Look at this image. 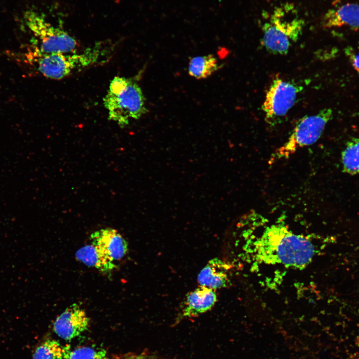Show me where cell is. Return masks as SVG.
Segmentation results:
<instances>
[{
    "label": "cell",
    "instance_id": "7",
    "mask_svg": "<svg viewBox=\"0 0 359 359\" xmlns=\"http://www.w3.org/2000/svg\"><path fill=\"white\" fill-rule=\"evenodd\" d=\"M303 87L277 78L272 81L262 105L266 122L274 126L280 123L294 106Z\"/></svg>",
    "mask_w": 359,
    "mask_h": 359
},
{
    "label": "cell",
    "instance_id": "8",
    "mask_svg": "<svg viewBox=\"0 0 359 359\" xmlns=\"http://www.w3.org/2000/svg\"><path fill=\"white\" fill-rule=\"evenodd\" d=\"M90 320L85 312L75 303L68 307L56 319L54 332L61 338L69 340L86 331Z\"/></svg>",
    "mask_w": 359,
    "mask_h": 359
},
{
    "label": "cell",
    "instance_id": "13",
    "mask_svg": "<svg viewBox=\"0 0 359 359\" xmlns=\"http://www.w3.org/2000/svg\"><path fill=\"white\" fill-rule=\"evenodd\" d=\"M76 258L89 266L95 267L104 273H109L115 267L111 261L91 244L79 249L75 253Z\"/></svg>",
    "mask_w": 359,
    "mask_h": 359
},
{
    "label": "cell",
    "instance_id": "5",
    "mask_svg": "<svg viewBox=\"0 0 359 359\" xmlns=\"http://www.w3.org/2000/svg\"><path fill=\"white\" fill-rule=\"evenodd\" d=\"M23 16L32 35V51L45 54L76 51L78 44L76 39L63 28L49 22L43 14L28 10Z\"/></svg>",
    "mask_w": 359,
    "mask_h": 359
},
{
    "label": "cell",
    "instance_id": "17",
    "mask_svg": "<svg viewBox=\"0 0 359 359\" xmlns=\"http://www.w3.org/2000/svg\"><path fill=\"white\" fill-rule=\"evenodd\" d=\"M65 359H109L106 351L92 346L78 347L70 351Z\"/></svg>",
    "mask_w": 359,
    "mask_h": 359
},
{
    "label": "cell",
    "instance_id": "6",
    "mask_svg": "<svg viewBox=\"0 0 359 359\" xmlns=\"http://www.w3.org/2000/svg\"><path fill=\"white\" fill-rule=\"evenodd\" d=\"M333 116L332 109L325 108L316 114L306 116L300 119L287 141L272 154L270 163L272 164L279 160L288 159L300 148L316 143Z\"/></svg>",
    "mask_w": 359,
    "mask_h": 359
},
{
    "label": "cell",
    "instance_id": "15",
    "mask_svg": "<svg viewBox=\"0 0 359 359\" xmlns=\"http://www.w3.org/2000/svg\"><path fill=\"white\" fill-rule=\"evenodd\" d=\"M70 351L55 340L47 339L39 344L32 353V359H65Z\"/></svg>",
    "mask_w": 359,
    "mask_h": 359
},
{
    "label": "cell",
    "instance_id": "9",
    "mask_svg": "<svg viewBox=\"0 0 359 359\" xmlns=\"http://www.w3.org/2000/svg\"><path fill=\"white\" fill-rule=\"evenodd\" d=\"M91 243L101 253L114 262L122 259L128 251L127 242L115 229L102 228L90 235Z\"/></svg>",
    "mask_w": 359,
    "mask_h": 359
},
{
    "label": "cell",
    "instance_id": "12",
    "mask_svg": "<svg viewBox=\"0 0 359 359\" xmlns=\"http://www.w3.org/2000/svg\"><path fill=\"white\" fill-rule=\"evenodd\" d=\"M228 265L220 259L214 258L199 272L197 281L200 286L213 290L226 287L229 279Z\"/></svg>",
    "mask_w": 359,
    "mask_h": 359
},
{
    "label": "cell",
    "instance_id": "1",
    "mask_svg": "<svg viewBox=\"0 0 359 359\" xmlns=\"http://www.w3.org/2000/svg\"><path fill=\"white\" fill-rule=\"evenodd\" d=\"M250 248L253 259L260 263L298 269L310 264L317 251L311 240L294 233L283 222L266 227Z\"/></svg>",
    "mask_w": 359,
    "mask_h": 359
},
{
    "label": "cell",
    "instance_id": "3",
    "mask_svg": "<svg viewBox=\"0 0 359 359\" xmlns=\"http://www.w3.org/2000/svg\"><path fill=\"white\" fill-rule=\"evenodd\" d=\"M268 15L261 26V44L271 53L286 55L301 35L304 20L299 16L293 4L288 3L276 7Z\"/></svg>",
    "mask_w": 359,
    "mask_h": 359
},
{
    "label": "cell",
    "instance_id": "16",
    "mask_svg": "<svg viewBox=\"0 0 359 359\" xmlns=\"http://www.w3.org/2000/svg\"><path fill=\"white\" fill-rule=\"evenodd\" d=\"M343 171L351 175H359V138L347 142L342 153Z\"/></svg>",
    "mask_w": 359,
    "mask_h": 359
},
{
    "label": "cell",
    "instance_id": "20",
    "mask_svg": "<svg viewBox=\"0 0 359 359\" xmlns=\"http://www.w3.org/2000/svg\"><path fill=\"white\" fill-rule=\"evenodd\" d=\"M140 356L141 359H158L155 356L146 352L141 353Z\"/></svg>",
    "mask_w": 359,
    "mask_h": 359
},
{
    "label": "cell",
    "instance_id": "14",
    "mask_svg": "<svg viewBox=\"0 0 359 359\" xmlns=\"http://www.w3.org/2000/svg\"><path fill=\"white\" fill-rule=\"evenodd\" d=\"M219 68L216 58L212 54L194 57L189 61L188 72L197 79H205Z\"/></svg>",
    "mask_w": 359,
    "mask_h": 359
},
{
    "label": "cell",
    "instance_id": "10",
    "mask_svg": "<svg viewBox=\"0 0 359 359\" xmlns=\"http://www.w3.org/2000/svg\"><path fill=\"white\" fill-rule=\"evenodd\" d=\"M325 28L348 27L357 31L359 29V4L346 2L329 9L322 20Z\"/></svg>",
    "mask_w": 359,
    "mask_h": 359
},
{
    "label": "cell",
    "instance_id": "11",
    "mask_svg": "<svg viewBox=\"0 0 359 359\" xmlns=\"http://www.w3.org/2000/svg\"><path fill=\"white\" fill-rule=\"evenodd\" d=\"M217 301L214 290L200 286L186 296L182 309L183 318L196 317L204 313L214 306Z\"/></svg>",
    "mask_w": 359,
    "mask_h": 359
},
{
    "label": "cell",
    "instance_id": "18",
    "mask_svg": "<svg viewBox=\"0 0 359 359\" xmlns=\"http://www.w3.org/2000/svg\"><path fill=\"white\" fill-rule=\"evenodd\" d=\"M346 53L349 58L353 67L359 73V46L358 47V50L355 51L352 48H348Z\"/></svg>",
    "mask_w": 359,
    "mask_h": 359
},
{
    "label": "cell",
    "instance_id": "4",
    "mask_svg": "<svg viewBox=\"0 0 359 359\" xmlns=\"http://www.w3.org/2000/svg\"><path fill=\"white\" fill-rule=\"evenodd\" d=\"M108 119L121 127L130 120L139 119L146 113L145 99L138 84L131 78L115 77L103 99Z\"/></svg>",
    "mask_w": 359,
    "mask_h": 359
},
{
    "label": "cell",
    "instance_id": "19",
    "mask_svg": "<svg viewBox=\"0 0 359 359\" xmlns=\"http://www.w3.org/2000/svg\"><path fill=\"white\" fill-rule=\"evenodd\" d=\"M119 359H141V356L140 354L131 353L123 356Z\"/></svg>",
    "mask_w": 359,
    "mask_h": 359
},
{
    "label": "cell",
    "instance_id": "2",
    "mask_svg": "<svg viewBox=\"0 0 359 359\" xmlns=\"http://www.w3.org/2000/svg\"><path fill=\"white\" fill-rule=\"evenodd\" d=\"M112 51L109 44L99 42L80 52L45 54L32 51L30 59L44 76L61 79L75 72L104 62Z\"/></svg>",
    "mask_w": 359,
    "mask_h": 359
}]
</instances>
